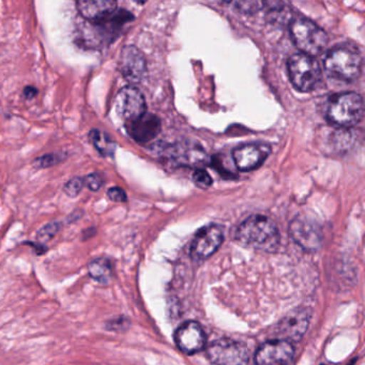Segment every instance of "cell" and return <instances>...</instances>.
<instances>
[{
    "instance_id": "cell-1",
    "label": "cell",
    "mask_w": 365,
    "mask_h": 365,
    "mask_svg": "<svg viewBox=\"0 0 365 365\" xmlns=\"http://www.w3.org/2000/svg\"><path fill=\"white\" fill-rule=\"evenodd\" d=\"M236 240L243 247L264 252H275L279 249V230L270 217L254 215L239 225Z\"/></svg>"
},
{
    "instance_id": "cell-2",
    "label": "cell",
    "mask_w": 365,
    "mask_h": 365,
    "mask_svg": "<svg viewBox=\"0 0 365 365\" xmlns=\"http://www.w3.org/2000/svg\"><path fill=\"white\" fill-rule=\"evenodd\" d=\"M134 16L125 10H116L103 22H87L81 29V40L87 48H100L113 43L118 38L123 25L133 21Z\"/></svg>"
},
{
    "instance_id": "cell-3",
    "label": "cell",
    "mask_w": 365,
    "mask_h": 365,
    "mask_svg": "<svg viewBox=\"0 0 365 365\" xmlns=\"http://www.w3.org/2000/svg\"><path fill=\"white\" fill-rule=\"evenodd\" d=\"M324 67L331 78L351 82L360 76L362 57L354 46H337L327 53Z\"/></svg>"
},
{
    "instance_id": "cell-4",
    "label": "cell",
    "mask_w": 365,
    "mask_h": 365,
    "mask_svg": "<svg viewBox=\"0 0 365 365\" xmlns=\"http://www.w3.org/2000/svg\"><path fill=\"white\" fill-rule=\"evenodd\" d=\"M364 115L362 97L356 93H337L330 98L327 117L333 125L339 128L354 127L360 123Z\"/></svg>"
},
{
    "instance_id": "cell-5",
    "label": "cell",
    "mask_w": 365,
    "mask_h": 365,
    "mask_svg": "<svg viewBox=\"0 0 365 365\" xmlns=\"http://www.w3.org/2000/svg\"><path fill=\"white\" fill-rule=\"evenodd\" d=\"M290 35L294 46L307 56H317L328 46L326 31L307 19L294 20L290 24Z\"/></svg>"
},
{
    "instance_id": "cell-6",
    "label": "cell",
    "mask_w": 365,
    "mask_h": 365,
    "mask_svg": "<svg viewBox=\"0 0 365 365\" xmlns=\"http://www.w3.org/2000/svg\"><path fill=\"white\" fill-rule=\"evenodd\" d=\"M287 69L290 82L301 93H311L322 81L319 63L302 53H297L288 59Z\"/></svg>"
},
{
    "instance_id": "cell-7",
    "label": "cell",
    "mask_w": 365,
    "mask_h": 365,
    "mask_svg": "<svg viewBox=\"0 0 365 365\" xmlns=\"http://www.w3.org/2000/svg\"><path fill=\"white\" fill-rule=\"evenodd\" d=\"M207 356L215 365H247L249 350L242 341L220 339L212 341L207 349Z\"/></svg>"
},
{
    "instance_id": "cell-8",
    "label": "cell",
    "mask_w": 365,
    "mask_h": 365,
    "mask_svg": "<svg viewBox=\"0 0 365 365\" xmlns=\"http://www.w3.org/2000/svg\"><path fill=\"white\" fill-rule=\"evenodd\" d=\"M224 230L217 224H210L198 230L191 245V257L196 262L207 259L221 247Z\"/></svg>"
},
{
    "instance_id": "cell-9",
    "label": "cell",
    "mask_w": 365,
    "mask_h": 365,
    "mask_svg": "<svg viewBox=\"0 0 365 365\" xmlns=\"http://www.w3.org/2000/svg\"><path fill=\"white\" fill-rule=\"evenodd\" d=\"M294 358V348L285 339H271L259 346L255 354L256 365H289Z\"/></svg>"
},
{
    "instance_id": "cell-10",
    "label": "cell",
    "mask_w": 365,
    "mask_h": 365,
    "mask_svg": "<svg viewBox=\"0 0 365 365\" xmlns=\"http://www.w3.org/2000/svg\"><path fill=\"white\" fill-rule=\"evenodd\" d=\"M289 234L294 242L305 251L315 252L322 247V230L318 224L309 217H296L290 223Z\"/></svg>"
},
{
    "instance_id": "cell-11",
    "label": "cell",
    "mask_w": 365,
    "mask_h": 365,
    "mask_svg": "<svg viewBox=\"0 0 365 365\" xmlns=\"http://www.w3.org/2000/svg\"><path fill=\"white\" fill-rule=\"evenodd\" d=\"M312 313L307 307H298L289 312L283 319L279 320L275 332L285 341H297L302 339L307 332Z\"/></svg>"
},
{
    "instance_id": "cell-12",
    "label": "cell",
    "mask_w": 365,
    "mask_h": 365,
    "mask_svg": "<svg viewBox=\"0 0 365 365\" xmlns=\"http://www.w3.org/2000/svg\"><path fill=\"white\" fill-rule=\"evenodd\" d=\"M116 110L119 116L127 121L136 120V119L146 114V101L144 96L134 86H125L117 93Z\"/></svg>"
},
{
    "instance_id": "cell-13",
    "label": "cell",
    "mask_w": 365,
    "mask_h": 365,
    "mask_svg": "<svg viewBox=\"0 0 365 365\" xmlns=\"http://www.w3.org/2000/svg\"><path fill=\"white\" fill-rule=\"evenodd\" d=\"M119 68L123 78L132 85L140 84L147 74L144 54L134 46H125L121 50Z\"/></svg>"
},
{
    "instance_id": "cell-14",
    "label": "cell",
    "mask_w": 365,
    "mask_h": 365,
    "mask_svg": "<svg viewBox=\"0 0 365 365\" xmlns=\"http://www.w3.org/2000/svg\"><path fill=\"white\" fill-rule=\"evenodd\" d=\"M270 153L269 145L251 143L235 148L232 151V159L239 170L251 172L262 166Z\"/></svg>"
},
{
    "instance_id": "cell-15",
    "label": "cell",
    "mask_w": 365,
    "mask_h": 365,
    "mask_svg": "<svg viewBox=\"0 0 365 365\" xmlns=\"http://www.w3.org/2000/svg\"><path fill=\"white\" fill-rule=\"evenodd\" d=\"M168 158L177 165L195 168L196 170L202 168L208 164V155L205 153L200 145L195 143H181L173 145L168 149Z\"/></svg>"
},
{
    "instance_id": "cell-16",
    "label": "cell",
    "mask_w": 365,
    "mask_h": 365,
    "mask_svg": "<svg viewBox=\"0 0 365 365\" xmlns=\"http://www.w3.org/2000/svg\"><path fill=\"white\" fill-rule=\"evenodd\" d=\"M177 347L183 354L200 352L206 345V335L202 326L196 322H187L181 324L175 333Z\"/></svg>"
},
{
    "instance_id": "cell-17",
    "label": "cell",
    "mask_w": 365,
    "mask_h": 365,
    "mask_svg": "<svg viewBox=\"0 0 365 365\" xmlns=\"http://www.w3.org/2000/svg\"><path fill=\"white\" fill-rule=\"evenodd\" d=\"M127 131L135 142L146 144L161 131V121L155 115L146 113L136 120L127 123Z\"/></svg>"
},
{
    "instance_id": "cell-18",
    "label": "cell",
    "mask_w": 365,
    "mask_h": 365,
    "mask_svg": "<svg viewBox=\"0 0 365 365\" xmlns=\"http://www.w3.org/2000/svg\"><path fill=\"white\" fill-rule=\"evenodd\" d=\"M76 8L87 22L98 23L108 20L116 12L117 3L112 0H84L78 1Z\"/></svg>"
},
{
    "instance_id": "cell-19",
    "label": "cell",
    "mask_w": 365,
    "mask_h": 365,
    "mask_svg": "<svg viewBox=\"0 0 365 365\" xmlns=\"http://www.w3.org/2000/svg\"><path fill=\"white\" fill-rule=\"evenodd\" d=\"M88 272L91 277L101 284H108L112 281L113 266L108 258H97L89 262Z\"/></svg>"
},
{
    "instance_id": "cell-20",
    "label": "cell",
    "mask_w": 365,
    "mask_h": 365,
    "mask_svg": "<svg viewBox=\"0 0 365 365\" xmlns=\"http://www.w3.org/2000/svg\"><path fill=\"white\" fill-rule=\"evenodd\" d=\"M89 138H91V140L93 142L95 148L97 149L102 155L108 157V155H114L116 145L108 138V134L100 131V130L93 129L89 132Z\"/></svg>"
},
{
    "instance_id": "cell-21",
    "label": "cell",
    "mask_w": 365,
    "mask_h": 365,
    "mask_svg": "<svg viewBox=\"0 0 365 365\" xmlns=\"http://www.w3.org/2000/svg\"><path fill=\"white\" fill-rule=\"evenodd\" d=\"M84 178L74 177V178L70 179V180L66 183L65 187H63V192H65L66 195L69 196V197H78L81 192L84 189Z\"/></svg>"
},
{
    "instance_id": "cell-22",
    "label": "cell",
    "mask_w": 365,
    "mask_h": 365,
    "mask_svg": "<svg viewBox=\"0 0 365 365\" xmlns=\"http://www.w3.org/2000/svg\"><path fill=\"white\" fill-rule=\"evenodd\" d=\"M61 230V225L57 222H52L48 225L43 226L37 235L38 241L40 242H48L51 239L54 238L55 235Z\"/></svg>"
},
{
    "instance_id": "cell-23",
    "label": "cell",
    "mask_w": 365,
    "mask_h": 365,
    "mask_svg": "<svg viewBox=\"0 0 365 365\" xmlns=\"http://www.w3.org/2000/svg\"><path fill=\"white\" fill-rule=\"evenodd\" d=\"M84 183L91 191H99L103 187L104 180L99 173H91L84 178Z\"/></svg>"
},
{
    "instance_id": "cell-24",
    "label": "cell",
    "mask_w": 365,
    "mask_h": 365,
    "mask_svg": "<svg viewBox=\"0 0 365 365\" xmlns=\"http://www.w3.org/2000/svg\"><path fill=\"white\" fill-rule=\"evenodd\" d=\"M61 161V158L58 157V155H54V153H48V155H44L36 159L34 164L38 168H48L59 163Z\"/></svg>"
},
{
    "instance_id": "cell-25",
    "label": "cell",
    "mask_w": 365,
    "mask_h": 365,
    "mask_svg": "<svg viewBox=\"0 0 365 365\" xmlns=\"http://www.w3.org/2000/svg\"><path fill=\"white\" fill-rule=\"evenodd\" d=\"M234 5L236 9L243 12V14H255L264 7V4L260 3V1H238V3H235Z\"/></svg>"
},
{
    "instance_id": "cell-26",
    "label": "cell",
    "mask_w": 365,
    "mask_h": 365,
    "mask_svg": "<svg viewBox=\"0 0 365 365\" xmlns=\"http://www.w3.org/2000/svg\"><path fill=\"white\" fill-rule=\"evenodd\" d=\"M193 179L198 187H205V189L212 185V179L209 176L208 173L202 170V168L195 170V173L193 174Z\"/></svg>"
},
{
    "instance_id": "cell-27",
    "label": "cell",
    "mask_w": 365,
    "mask_h": 365,
    "mask_svg": "<svg viewBox=\"0 0 365 365\" xmlns=\"http://www.w3.org/2000/svg\"><path fill=\"white\" fill-rule=\"evenodd\" d=\"M108 196L112 202H123L127 200V193L125 190L119 187H110L108 191Z\"/></svg>"
},
{
    "instance_id": "cell-28",
    "label": "cell",
    "mask_w": 365,
    "mask_h": 365,
    "mask_svg": "<svg viewBox=\"0 0 365 365\" xmlns=\"http://www.w3.org/2000/svg\"><path fill=\"white\" fill-rule=\"evenodd\" d=\"M38 91L33 86H27L26 88L24 89V97L26 98L27 100L34 99V98L37 96Z\"/></svg>"
},
{
    "instance_id": "cell-29",
    "label": "cell",
    "mask_w": 365,
    "mask_h": 365,
    "mask_svg": "<svg viewBox=\"0 0 365 365\" xmlns=\"http://www.w3.org/2000/svg\"><path fill=\"white\" fill-rule=\"evenodd\" d=\"M322 365H324V364H322Z\"/></svg>"
}]
</instances>
